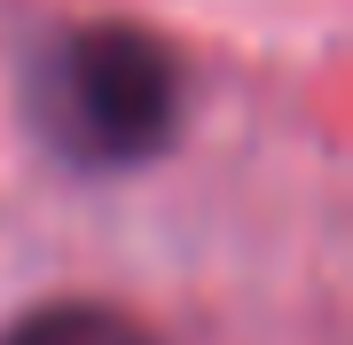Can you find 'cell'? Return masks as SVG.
<instances>
[{
	"label": "cell",
	"mask_w": 353,
	"mask_h": 345,
	"mask_svg": "<svg viewBox=\"0 0 353 345\" xmlns=\"http://www.w3.org/2000/svg\"><path fill=\"white\" fill-rule=\"evenodd\" d=\"M32 118L71 165H150L181 126V55L141 24H79L55 39Z\"/></svg>",
	"instance_id": "6da1fadb"
},
{
	"label": "cell",
	"mask_w": 353,
	"mask_h": 345,
	"mask_svg": "<svg viewBox=\"0 0 353 345\" xmlns=\"http://www.w3.org/2000/svg\"><path fill=\"white\" fill-rule=\"evenodd\" d=\"M0 345H157V337L134 314H110V306H39Z\"/></svg>",
	"instance_id": "7a4b0ae2"
}]
</instances>
